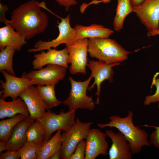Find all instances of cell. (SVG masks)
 <instances>
[{"label": "cell", "instance_id": "obj_1", "mask_svg": "<svg viewBox=\"0 0 159 159\" xmlns=\"http://www.w3.org/2000/svg\"><path fill=\"white\" fill-rule=\"evenodd\" d=\"M45 6L44 2L39 3L32 0L22 4L14 9L9 24L19 34L29 40L43 32L48 26V20L46 13L41 7Z\"/></svg>", "mask_w": 159, "mask_h": 159}, {"label": "cell", "instance_id": "obj_2", "mask_svg": "<svg viewBox=\"0 0 159 159\" xmlns=\"http://www.w3.org/2000/svg\"><path fill=\"white\" fill-rule=\"evenodd\" d=\"M133 113L128 112L127 115L121 117L118 115H113L109 117L108 123H98L97 126L102 129L106 127H115L124 135L129 143L132 154L141 152L144 146H151L148 140V134L138 126L134 125L132 121Z\"/></svg>", "mask_w": 159, "mask_h": 159}, {"label": "cell", "instance_id": "obj_3", "mask_svg": "<svg viewBox=\"0 0 159 159\" xmlns=\"http://www.w3.org/2000/svg\"><path fill=\"white\" fill-rule=\"evenodd\" d=\"M88 52L91 57L109 64L126 60L130 53L115 40L108 38H89Z\"/></svg>", "mask_w": 159, "mask_h": 159}, {"label": "cell", "instance_id": "obj_4", "mask_svg": "<svg viewBox=\"0 0 159 159\" xmlns=\"http://www.w3.org/2000/svg\"><path fill=\"white\" fill-rule=\"evenodd\" d=\"M92 78L90 75L86 80L80 82L75 81L71 77H69L71 89L68 97L62 102L65 105L68 107L69 110H76L80 108L92 111L95 108L96 104L92 97L87 94L89 85Z\"/></svg>", "mask_w": 159, "mask_h": 159}, {"label": "cell", "instance_id": "obj_5", "mask_svg": "<svg viewBox=\"0 0 159 159\" xmlns=\"http://www.w3.org/2000/svg\"><path fill=\"white\" fill-rule=\"evenodd\" d=\"M75 110L67 112L61 111L58 114L47 110L44 115L38 120L42 125L45 132L44 141L49 140L54 132L62 130L64 132L69 131L75 122Z\"/></svg>", "mask_w": 159, "mask_h": 159}, {"label": "cell", "instance_id": "obj_6", "mask_svg": "<svg viewBox=\"0 0 159 159\" xmlns=\"http://www.w3.org/2000/svg\"><path fill=\"white\" fill-rule=\"evenodd\" d=\"M93 122H83L77 117L73 125L67 132L62 134L60 149L61 158L69 159L79 143L86 139Z\"/></svg>", "mask_w": 159, "mask_h": 159}, {"label": "cell", "instance_id": "obj_7", "mask_svg": "<svg viewBox=\"0 0 159 159\" xmlns=\"http://www.w3.org/2000/svg\"><path fill=\"white\" fill-rule=\"evenodd\" d=\"M65 67L54 64H48L44 68L23 73L22 76L32 82L34 85H54L64 79L66 73Z\"/></svg>", "mask_w": 159, "mask_h": 159}, {"label": "cell", "instance_id": "obj_8", "mask_svg": "<svg viewBox=\"0 0 159 159\" xmlns=\"http://www.w3.org/2000/svg\"><path fill=\"white\" fill-rule=\"evenodd\" d=\"M70 15H68L65 18H61V21L58 23V27L59 33L55 39L49 41L39 40L36 42L34 48L29 49V52H35L52 47L55 49L60 44H64L69 45L73 44L76 40V33L74 28H72L69 23Z\"/></svg>", "mask_w": 159, "mask_h": 159}, {"label": "cell", "instance_id": "obj_9", "mask_svg": "<svg viewBox=\"0 0 159 159\" xmlns=\"http://www.w3.org/2000/svg\"><path fill=\"white\" fill-rule=\"evenodd\" d=\"M88 39L86 38L76 39L72 44L66 45L69 55L70 73L75 74L80 73L87 74L86 66L87 64Z\"/></svg>", "mask_w": 159, "mask_h": 159}, {"label": "cell", "instance_id": "obj_10", "mask_svg": "<svg viewBox=\"0 0 159 159\" xmlns=\"http://www.w3.org/2000/svg\"><path fill=\"white\" fill-rule=\"evenodd\" d=\"M132 11L148 32L159 29V0H144L139 5L132 7Z\"/></svg>", "mask_w": 159, "mask_h": 159}, {"label": "cell", "instance_id": "obj_11", "mask_svg": "<svg viewBox=\"0 0 159 159\" xmlns=\"http://www.w3.org/2000/svg\"><path fill=\"white\" fill-rule=\"evenodd\" d=\"M120 64V63L109 64L99 60L95 61L89 60L88 61L87 66L91 71L90 75L94 78V81L92 85L88 87L87 90L91 91L96 85L97 91L95 95L97 97L95 102L96 104L99 105L100 103V96L102 83L106 80L110 82H113L114 72L112 68Z\"/></svg>", "mask_w": 159, "mask_h": 159}, {"label": "cell", "instance_id": "obj_12", "mask_svg": "<svg viewBox=\"0 0 159 159\" xmlns=\"http://www.w3.org/2000/svg\"><path fill=\"white\" fill-rule=\"evenodd\" d=\"M105 133L97 128L90 129L86 139L85 159H95L99 155H108L109 144Z\"/></svg>", "mask_w": 159, "mask_h": 159}, {"label": "cell", "instance_id": "obj_13", "mask_svg": "<svg viewBox=\"0 0 159 159\" xmlns=\"http://www.w3.org/2000/svg\"><path fill=\"white\" fill-rule=\"evenodd\" d=\"M5 78V82L0 81L2 90L0 92V98L5 99L10 97L12 100L16 99L20 94L26 88L31 85L33 83L27 78L21 76L17 77L10 74L6 71H0Z\"/></svg>", "mask_w": 159, "mask_h": 159}, {"label": "cell", "instance_id": "obj_14", "mask_svg": "<svg viewBox=\"0 0 159 159\" xmlns=\"http://www.w3.org/2000/svg\"><path fill=\"white\" fill-rule=\"evenodd\" d=\"M19 97L25 103L30 117L35 120L41 118L47 110H50L42 99L36 87L33 85L26 88Z\"/></svg>", "mask_w": 159, "mask_h": 159}, {"label": "cell", "instance_id": "obj_15", "mask_svg": "<svg viewBox=\"0 0 159 159\" xmlns=\"http://www.w3.org/2000/svg\"><path fill=\"white\" fill-rule=\"evenodd\" d=\"M45 52L42 51L40 53L35 54L32 62L33 69L38 70L48 64H54L68 68L69 64V55L66 47L61 50L51 48Z\"/></svg>", "mask_w": 159, "mask_h": 159}, {"label": "cell", "instance_id": "obj_16", "mask_svg": "<svg viewBox=\"0 0 159 159\" xmlns=\"http://www.w3.org/2000/svg\"><path fill=\"white\" fill-rule=\"evenodd\" d=\"M111 140L112 144L108 150L110 159H131L132 154L130 145L120 132L115 133L111 130L107 129L105 132Z\"/></svg>", "mask_w": 159, "mask_h": 159}, {"label": "cell", "instance_id": "obj_17", "mask_svg": "<svg viewBox=\"0 0 159 159\" xmlns=\"http://www.w3.org/2000/svg\"><path fill=\"white\" fill-rule=\"evenodd\" d=\"M35 120L29 116L16 125L10 138L6 142L9 150L17 151L24 145L27 141L26 136L27 129Z\"/></svg>", "mask_w": 159, "mask_h": 159}, {"label": "cell", "instance_id": "obj_18", "mask_svg": "<svg viewBox=\"0 0 159 159\" xmlns=\"http://www.w3.org/2000/svg\"><path fill=\"white\" fill-rule=\"evenodd\" d=\"M0 28V49L10 46L16 51H20L23 46L26 44L25 38L15 31L9 24Z\"/></svg>", "mask_w": 159, "mask_h": 159}, {"label": "cell", "instance_id": "obj_19", "mask_svg": "<svg viewBox=\"0 0 159 159\" xmlns=\"http://www.w3.org/2000/svg\"><path fill=\"white\" fill-rule=\"evenodd\" d=\"M17 114L29 116L27 107L22 100L19 97L11 102L0 99V119L11 117Z\"/></svg>", "mask_w": 159, "mask_h": 159}, {"label": "cell", "instance_id": "obj_20", "mask_svg": "<svg viewBox=\"0 0 159 159\" xmlns=\"http://www.w3.org/2000/svg\"><path fill=\"white\" fill-rule=\"evenodd\" d=\"M76 33V39L87 38H107L114 31L105 27L102 25L93 24L89 26L77 25L74 28Z\"/></svg>", "mask_w": 159, "mask_h": 159}, {"label": "cell", "instance_id": "obj_21", "mask_svg": "<svg viewBox=\"0 0 159 159\" xmlns=\"http://www.w3.org/2000/svg\"><path fill=\"white\" fill-rule=\"evenodd\" d=\"M62 130H57L49 140L38 145L36 151L37 159H49L54 153L60 150L62 143Z\"/></svg>", "mask_w": 159, "mask_h": 159}, {"label": "cell", "instance_id": "obj_22", "mask_svg": "<svg viewBox=\"0 0 159 159\" xmlns=\"http://www.w3.org/2000/svg\"><path fill=\"white\" fill-rule=\"evenodd\" d=\"M133 12L130 0H117L116 14L113 21L114 29L119 32L123 28L124 21L127 16Z\"/></svg>", "mask_w": 159, "mask_h": 159}, {"label": "cell", "instance_id": "obj_23", "mask_svg": "<svg viewBox=\"0 0 159 159\" xmlns=\"http://www.w3.org/2000/svg\"><path fill=\"white\" fill-rule=\"evenodd\" d=\"M36 88L42 99L50 110L62 103L56 97L55 85H39Z\"/></svg>", "mask_w": 159, "mask_h": 159}, {"label": "cell", "instance_id": "obj_24", "mask_svg": "<svg viewBox=\"0 0 159 159\" xmlns=\"http://www.w3.org/2000/svg\"><path fill=\"white\" fill-rule=\"evenodd\" d=\"M26 117L18 114L11 118L0 121V140L6 142L10 138L13 130L16 125Z\"/></svg>", "mask_w": 159, "mask_h": 159}, {"label": "cell", "instance_id": "obj_25", "mask_svg": "<svg viewBox=\"0 0 159 159\" xmlns=\"http://www.w3.org/2000/svg\"><path fill=\"white\" fill-rule=\"evenodd\" d=\"M27 141L39 145L44 141L45 132L44 127L37 120L28 127L26 132Z\"/></svg>", "mask_w": 159, "mask_h": 159}, {"label": "cell", "instance_id": "obj_26", "mask_svg": "<svg viewBox=\"0 0 159 159\" xmlns=\"http://www.w3.org/2000/svg\"><path fill=\"white\" fill-rule=\"evenodd\" d=\"M0 71L5 70L10 74L15 75L13 69V57L16 51L13 47L8 46L1 50Z\"/></svg>", "mask_w": 159, "mask_h": 159}, {"label": "cell", "instance_id": "obj_27", "mask_svg": "<svg viewBox=\"0 0 159 159\" xmlns=\"http://www.w3.org/2000/svg\"><path fill=\"white\" fill-rule=\"evenodd\" d=\"M38 145L27 141L17 151L21 159H37L36 151Z\"/></svg>", "mask_w": 159, "mask_h": 159}, {"label": "cell", "instance_id": "obj_28", "mask_svg": "<svg viewBox=\"0 0 159 159\" xmlns=\"http://www.w3.org/2000/svg\"><path fill=\"white\" fill-rule=\"evenodd\" d=\"M153 85L156 87L155 93L153 95L145 97L144 102V105H148L152 103L159 102V78H157L155 74L153 78L151 87Z\"/></svg>", "mask_w": 159, "mask_h": 159}, {"label": "cell", "instance_id": "obj_29", "mask_svg": "<svg viewBox=\"0 0 159 159\" xmlns=\"http://www.w3.org/2000/svg\"><path fill=\"white\" fill-rule=\"evenodd\" d=\"M86 146V140L84 139L81 140L77 145L69 159H85Z\"/></svg>", "mask_w": 159, "mask_h": 159}, {"label": "cell", "instance_id": "obj_30", "mask_svg": "<svg viewBox=\"0 0 159 159\" xmlns=\"http://www.w3.org/2000/svg\"><path fill=\"white\" fill-rule=\"evenodd\" d=\"M141 126L153 127L155 128V130L150 135V142L151 145L159 149V126H154L145 125Z\"/></svg>", "mask_w": 159, "mask_h": 159}, {"label": "cell", "instance_id": "obj_31", "mask_svg": "<svg viewBox=\"0 0 159 159\" xmlns=\"http://www.w3.org/2000/svg\"><path fill=\"white\" fill-rule=\"evenodd\" d=\"M20 158L17 151L10 150H7L4 153H1L0 159H19Z\"/></svg>", "mask_w": 159, "mask_h": 159}, {"label": "cell", "instance_id": "obj_32", "mask_svg": "<svg viewBox=\"0 0 159 159\" xmlns=\"http://www.w3.org/2000/svg\"><path fill=\"white\" fill-rule=\"evenodd\" d=\"M59 3L60 5L64 7L66 11L69 10L70 6L72 5L77 4L75 0H54Z\"/></svg>", "mask_w": 159, "mask_h": 159}, {"label": "cell", "instance_id": "obj_33", "mask_svg": "<svg viewBox=\"0 0 159 159\" xmlns=\"http://www.w3.org/2000/svg\"><path fill=\"white\" fill-rule=\"evenodd\" d=\"M8 8L6 5H4L0 4V21L1 22L6 24L7 19L5 18V12L8 10Z\"/></svg>", "mask_w": 159, "mask_h": 159}, {"label": "cell", "instance_id": "obj_34", "mask_svg": "<svg viewBox=\"0 0 159 159\" xmlns=\"http://www.w3.org/2000/svg\"><path fill=\"white\" fill-rule=\"evenodd\" d=\"M111 0H93L90 3L87 4H86V6L87 7L89 5L92 4H97L100 3L102 2L104 3H109Z\"/></svg>", "mask_w": 159, "mask_h": 159}, {"label": "cell", "instance_id": "obj_35", "mask_svg": "<svg viewBox=\"0 0 159 159\" xmlns=\"http://www.w3.org/2000/svg\"><path fill=\"white\" fill-rule=\"evenodd\" d=\"M9 150L8 147L7 146L6 142L0 141V153L2 152L3 151Z\"/></svg>", "mask_w": 159, "mask_h": 159}, {"label": "cell", "instance_id": "obj_36", "mask_svg": "<svg viewBox=\"0 0 159 159\" xmlns=\"http://www.w3.org/2000/svg\"><path fill=\"white\" fill-rule=\"evenodd\" d=\"M61 159L60 150L57 151L49 158V159Z\"/></svg>", "mask_w": 159, "mask_h": 159}, {"label": "cell", "instance_id": "obj_37", "mask_svg": "<svg viewBox=\"0 0 159 159\" xmlns=\"http://www.w3.org/2000/svg\"><path fill=\"white\" fill-rule=\"evenodd\" d=\"M144 0H130L132 7L138 6L142 3Z\"/></svg>", "mask_w": 159, "mask_h": 159}, {"label": "cell", "instance_id": "obj_38", "mask_svg": "<svg viewBox=\"0 0 159 159\" xmlns=\"http://www.w3.org/2000/svg\"><path fill=\"white\" fill-rule=\"evenodd\" d=\"M158 34H159V30H158L151 32H148L147 33V35L148 37L154 36Z\"/></svg>", "mask_w": 159, "mask_h": 159}, {"label": "cell", "instance_id": "obj_39", "mask_svg": "<svg viewBox=\"0 0 159 159\" xmlns=\"http://www.w3.org/2000/svg\"><path fill=\"white\" fill-rule=\"evenodd\" d=\"M158 107L159 108V102H158Z\"/></svg>", "mask_w": 159, "mask_h": 159}, {"label": "cell", "instance_id": "obj_40", "mask_svg": "<svg viewBox=\"0 0 159 159\" xmlns=\"http://www.w3.org/2000/svg\"><path fill=\"white\" fill-rule=\"evenodd\" d=\"M158 30H159V29Z\"/></svg>", "mask_w": 159, "mask_h": 159}]
</instances>
